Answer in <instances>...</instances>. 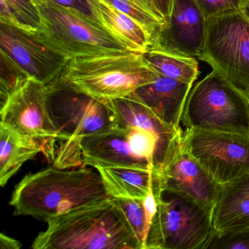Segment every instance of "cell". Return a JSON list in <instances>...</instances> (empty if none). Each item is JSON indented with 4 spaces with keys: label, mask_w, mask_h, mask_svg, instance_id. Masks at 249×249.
Masks as SVG:
<instances>
[{
    "label": "cell",
    "mask_w": 249,
    "mask_h": 249,
    "mask_svg": "<svg viewBox=\"0 0 249 249\" xmlns=\"http://www.w3.org/2000/svg\"><path fill=\"white\" fill-rule=\"evenodd\" d=\"M30 77L27 76L9 59L1 54V78H0V105L5 103L8 97L22 85Z\"/></svg>",
    "instance_id": "cell-24"
},
{
    "label": "cell",
    "mask_w": 249,
    "mask_h": 249,
    "mask_svg": "<svg viewBox=\"0 0 249 249\" xmlns=\"http://www.w3.org/2000/svg\"><path fill=\"white\" fill-rule=\"evenodd\" d=\"M155 186L144 199L131 198H112L116 206L123 213L136 236L142 249H145V240L151 221L157 208Z\"/></svg>",
    "instance_id": "cell-22"
},
{
    "label": "cell",
    "mask_w": 249,
    "mask_h": 249,
    "mask_svg": "<svg viewBox=\"0 0 249 249\" xmlns=\"http://www.w3.org/2000/svg\"><path fill=\"white\" fill-rule=\"evenodd\" d=\"M48 107L57 129L53 141L43 145L53 166L61 169L84 167L81 142L84 138L117 126L107 102L78 92L57 83L48 85Z\"/></svg>",
    "instance_id": "cell-3"
},
{
    "label": "cell",
    "mask_w": 249,
    "mask_h": 249,
    "mask_svg": "<svg viewBox=\"0 0 249 249\" xmlns=\"http://www.w3.org/2000/svg\"><path fill=\"white\" fill-rule=\"evenodd\" d=\"M81 148L84 167H133L154 171L134 151L129 131L124 126L117 125L108 132L86 137L81 141Z\"/></svg>",
    "instance_id": "cell-14"
},
{
    "label": "cell",
    "mask_w": 249,
    "mask_h": 249,
    "mask_svg": "<svg viewBox=\"0 0 249 249\" xmlns=\"http://www.w3.org/2000/svg\"><path fill=\"white\" fill-rule=\"evenodd\" d=\"M100 27L126 45L132 52L144 53L152 47L151 36L126 14L103 0H87Z\"/></svg>",
    "instance_id": "cell-17"
},
{
    "label": "cell",
    "mask_w": 249,
    "mask_h": 249,
    "mask_svg": "<svg viewBox=\"0 0 249 249\" xmlns=\"http://www.w3.org/2000/svg\"><path fill=\"white\" fill-rule=\"evenodd\" d=\"M159 176L162 190L185 195L212 213L219 185L191 154L183 141V134Z\"/></svg>",
    "instance_id": "cell-12"
},
{
    "label": "cell",
    "mask_w": 249,
    "mask_h": 249,
    "mask_svg": "<svg viewBox=\"0 0 249 249\" xmlns=\"http://www.w3.org/2000/svg\"><path fill=\"white\" fill-rule=\"evenodd\" d=\"M181 122L186 129L249 135V98L213 71L191 89Z\"/></svg>",
    "instance_id": "cell-6"
},
{
    "label": "cell",
    "mask_w": 249,
    "mask_h": 249,
    "mask_svg": "<svg viewBox=\"0 0 249 249\" xmlns=\"http://www.w3.org/2000/svg\"><path fill=\"white\" fill-rule=\"evenodd\" d=\"M18 21L30 32L37 31L40 24V11L32 0H5Z\"/></svg>",
    "instance_id": "cell-25"
},
{
    "label": "cell",
    "mask_w": 249,
    "mask_h": 249,
    "mask_svg": "<svg viewBox=\"0 0 249 249\" xmlns=\"http://www.w3.org/2000/svg\"><path fill=\"white\" fill-rule=\"evenodd\" d=\"M1 54L27 76L45 85L54 82L69 59L45 44L33 35L0 23Z\"/></svg>",
    "instance_id": "cell-11"
},
{
    "label": "cell",
    "mask_w": 249,
    "mask_h": 249,
    "mask_svg": "<svg viewBox=\"0 0 249 249\" xmlns=\"http://www.w3.org/2000/svg\"><path fill=\"white\" fill-rule=\"evenodd\" d=\"M192 84L160 75L154 82L138 88L131 95L146 106L160 120L177 130Z\"/></svg>",
    "instance_id": "cell-15"
},
{
    "label": "cell",
    "mask_w": 249,
    "mask_h": 249,
    "mask_svg": "<svg viewBox=\"0 0 249 249\" xmlns=\"http://www.w3.org/2000/svg\"><path fill=\"white\" fill-rule=\"evenodd\" d=\"M206 32L207 19L195 0H174L170 19L151 49L198 59L205 46Z\"/></svg>",
    "instance_id": "cell-13"
},
{
    "label": "cell",
    "mask_w": 249,
    "mask_h": 249,
    "mask_svg": "<svg viewBox=\"0 0 249 249\" xmlns=\"http://www.w3.org/2000/svg\"><path fill=\"white\" fill-rule=\"evenodd\" d=\"M109 198L97 169L53 166L24 176L16 186L10 205L15 215L47 221L74 208Z\"/></svg>",
    "instance_id": "cell-1"
},
{
    "label": "cell",
    "mask_w": 249,
    "mask_h": 249,
    "mask_svg": "<svg viewBox=\"0 0 249 249\" xmlns=\"http://www.w3.org/2000/svg\"><path fill=\"white\" fill-rule=\"evenodd\" d=\"M51 1L54 2L56 5L76 11L78 14H81L93 22L100 25L93 15L91 7L87 2V0H51Z\"/></svg>",
    "instance_id": "cell-28"
},
{
    "label": "cell",
    "mask_w": 249,
    "mask_h": 249,
    "mask_svg": "<svg viewBox=\"0 0 249 249\" xmlns=\"http://www.w3.org/2000/svg\"><path fill=\"white\" fill-rule=\"evenodd\" d=\"M198 59L249 98V20L242 11L207 20L205 46Z\"/></svg>",
    "instance_id": "cell-8"
},
{
    "label": "cell",
    "mask_w": 249,
    "mask_h": 249,
    "mask_svg": "<svg viewBox=\"0 0 249 249\" xmlns=\"http://www.w3.org/2000/svg\"><path fill=\"white\" fill-rule=\"evenodd\" d=\"M156 195L145 249H208L216 234L212 213L181 194L161 189Z\"/></svg>",
    "instance_id": "cell-5"
},
{
    "label": "cell",
    "mask_w": 249,
    "mask_h": 249,
    "mask_svg": "<svg viewBox=\"0 0 249 249\" xmlns=\"http://www.w3.org/2000/svg\"><path fill=\"white\" fill-rule=\"evenodd\" d=\"M212 221L216 234L249 230V174L219 185Z\"/></svg>",
    "instance_id": "cell-16"
},
{
    "label": "cell",
    "mask_w": 249,
    "mask_h": 249,
    "mask_svg": "<svg viewBox=\"0 0 249 249\" xmlns=\"http://www.w3.org/2000/svg\"><path fill=\"white\" fill-rule=\"evenodd\" d=\"M21 243L18 240L6 235L4 233L0 234V249H19Z\"/></svg>",
    "instance_id": "cell-31"
},
{
    "label": "cell",
    "mask_w": 249,
    "mask_h": 249,
    "mask_svg": "<svg viewBox=\"0 0 249 249\" xmlns=\"http://www.w3.org/2000/svg\"><path fill=\"white\" fill-rule=\"evenodd\" d=\"M34 249H142L112 198L74 208L46 221Z\"/></svg>",
    "instance_id": "cell-2"
},
{
    "label": "cell",
    "mask_w": 249,
    "mask_h": 249,
    "mask_svg": "<svg viewBox=\"0 0 249 249\" xmlns=\"http://www.w3.org/2000/svg\"><path fill=\"white\" fill-rule=\"evenodd\" d=\"M207 20L230 12L243 11L246 0H195Z\"/></svg>",
    "instance_id": "cell-26"
},
{
    "label": "cell",
    "mask_w": 249,
    "mask_h": 249,
    "mask_svg": "<svg viewBox=\"0 0 249 249\" xmlns=\"http://www.w3.org/2000/svg\"><path fill=\"white\" fill-rule=\"evenodd\" d=\"M183 141L218 185L249 174V135L186 129Z\"/></svg>",
    "instance_id": "cell-9"
},
{
    "label": "cell",
    "mask_w": 249,
    "mask_h": 249,
    "mask_svg": "<svg viewBox=\"0 0 249 249\" xmlns=\"http://www.w3.org/2000/svg\"><path fill=\"white\" fill-rule=\"evenodd\" d=\"M143 56L147 64L162 76L193 84L199 75L195 58L157 49H149Z\"/></svg>",
    "instance_id": "cell-21"
},
{
    "label": "cell",
    "mask_w": 249,
    "mask_h": 249,
    "mask_svg": "<svg viewBox=\"0 0 249 249\" xmlns=\"http://www.w3.org/2000/svg\"><path fill=\"white\" fill-rule=\"evenodd\" d=\"M208 249H249V230L215 234Z\"/></svg>",
    "instance_id": "cell-27"
},
{
    "label": "cell",
    "mask_w": 249,
    "mask_h": 249,
    "mask_svg": "<svg viewBox=\"0 0 249 249\" xmlns=\"http://www.w3.org/2000/svg\"><path fill=\"white\" fill-rule=\"evenodd\" d=\"M42 151L41 141L0 125V185L4 187L24 163Z\"/></svg>",
    "instance_id": "cell-19"
},
{
    "label": "cell",
    "mask_w": 249,
    "mask_h": 249,
    "mask_svg": "<svg viewBox=\"0 0 249 249\" xmlns=\"http://www.w3.org/2000/svg\"><path fill=\"white\" fill-rule=\"evenodd\" d=\"M0 23H4L28 33H32L24 24L18 21V18L5 0H0Z\"/></svg>",
    "instance_id": "cell-30"
},
{
    "label": "cell",
    "mask_w": 249,
    "mask_h": 249,
    "mask_svg": "<svg viewBox=\"0 0 249 249\" xmlns=\"http://www.w3.org/2000/svg\"><path fill=\"white\" fill-rule=\"evenodd\" d=\"M48 0H32V2L38 8V7L41 6L43 4L46 3Z\"/></svg>",
    "instance_id": "cell-33"
},
{
    "label": "cell",
    "mask_w": 249,
    "mask_h": 249,
    "mask_svg": "<svg viewBox=\"0 0 249 249\" xmlns=\"http://www.w3.org/2000/svg\"><path fill=\"white\" fill-rule=\"evenodd\" d=\"M159 76L143 53L126 51L72 58L54 82L109 102L131 95Z\"/></svg>",
    "instance_id": "cell-4"
},
{
    "label": "cell",
    "mask_w": 249,
    "mask_h": 249,
    "mask_svg": "<svg viewBox=\"0 0 249 249\" xmlns=\"http://www.w3.org/2000/svg\"><path fill=\"white\" fill-rule=\"evenodd\" d=\"M242 12L246 16V18L249 20V0H246Z\"/></svg>",
    "instance_id": "cell-32"
},
{
    "label": "cell",
    "mask_w": 249,
    "mask_h": 249,
    "mask_svg": "<svg viewBox=\"0 0 249 249\" xmlns=\"http://www.w3.org/2000/svg\"><path fill=\"white\" fill-rule=\"evenodd\" d=\"M111 198L144 199L154 185L160 183L159 173L133 167H97Z\"/></svg>",
    "instance_id": "cell-18"
},
{
    "label": "cell",
    "mask_w": 249,
    "mask_h": 249,
    "mask_svg": "<svg viewBox=\"0 0 249 249\" xmlns=\"http://www.w3.org/2000/svg\"><path fill=\"white\" fill-rule=\"evenodd\" d=\"M126 14L149 34L153 44L164 25V22L142 0H103ZM153 46V45H152Z\"/></svg>",
    "instance_id": "cell-23"
},
{
    "label": "cell",
    "mask_w": 249,
    "mask_h": 249,
    "mask_svg": "<svg viewBox=\"0 0 249 249\" xmlns=\"http://www.w3.org/2000/svg\"><path fill=\"white\" fill-rule=\"evenodd\" d=\"M114 112L117 125L146 129L168 142H174L183 134L160 120L146 106L132 95L107 102Z\"/></svg>",
    "instance_id": "cell-20"
},
{
    "label": "cell",
    "mask_w": 249,
    "mask_h": 249,
    "mask_svg": "<svg viewBox=\"0 0 249 249\" xmlns=\"http://www.w3.org/2000/svg\"><path fill=\"white\" fill-rule=\"evenodd\" d=\"M38 9L41 21L33 35L68 59L130 51L103 27L76 11L51 0Z\"/></svg>",
    "instance_id": "cell-7"
},
{
    "label": "cell",
    "mask_w": 249,
    "mask_h": 249,
    "mask_svg": "<svg viewBox=\"0 0 249 249\" xmlns=\"http://www.w3.org/2000/svg\"><path fill=\"white\" fill-rule=\"evenodd\" d=\"M142 2L164 22H168L174 0H142Z\"/></svg>",
    "instance_id": "cell-29"
},
{
    "label": "cell",
    "mask_w": 249,
    "mask_h": 249,
    "mask_svg": "<svg viewBox=\"0 0 249 249\" xmlns=\"http://www.w3.org/2000/svg\"><path fill=\"white\" fill-rule=\"evenodd\" d=\"M48 95L47 85L29 78L0 107L1 124L44 144L53 141L57 129L49 113Z\"/></svg>",
    "instance_id": "cell-10"
}]
</instances>
